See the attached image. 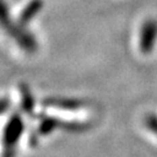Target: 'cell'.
Returning <instances> with one entry per match:
<instances>
[{
    "label": "cell",
    "mask_w": 157,
    "mask_h": 157,
    "mask_svg": "<svg viewBox=\"0 0 157 157\" xmlns=\"http://www.w3.org/2000/svg\"><path fill=\"white\" fill-rule=\"evenodd\" d=\"M0 27L8 34V36L13 39L17 44L27 52H34L37 50V40L32 32H29L22 23L14 21L12 19L11 12L5 0H0Z\"/></svg>",
    "instance_id": "1"
},
{
    "label": "cell",
    "mask_w": 157,
    "mask_h": 157,
    "mask_svg": "<svg viewBox=\"0 0 157 157\" xmlns=\"http://www.w3.org/2000/svg\"><path fill=\"white\" fill-rule=\"evenodd\" d=\"M157 41V20L148 19L143 22L140 32V48L143 52H149Z\"/></svg>",
    "instance_id": "2"
},
{
    "label": "cell",
    "mask_w": 157,
    "mask_h": 157,
    "mask_svg": "<svg viewBox=\"0 0 157 157\" xmlns=\"http://www.w3.org/2000/svg\"><path fill=\"white\" fill-rule=\"evenodd\" d=\"M43 6H44L43 0H30L20 13L19 19H17L19 22L22 23L23 26L28 25L33 19H35V17L40 12L43 10Z\"/></svg>",
    "instance_id": "3"
}]
</instances>
